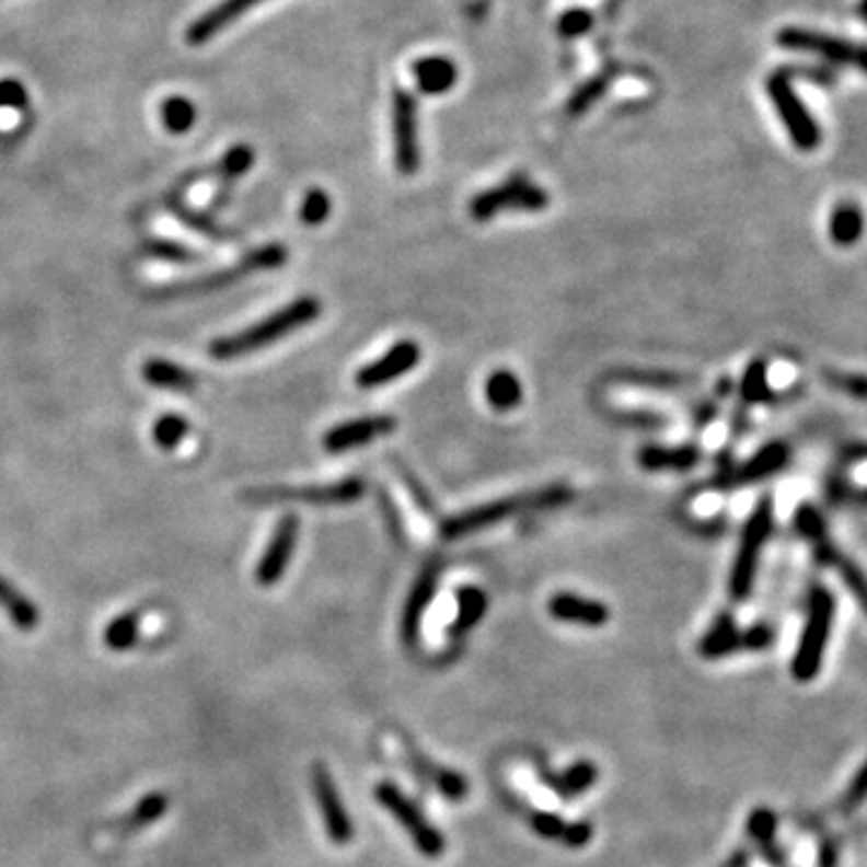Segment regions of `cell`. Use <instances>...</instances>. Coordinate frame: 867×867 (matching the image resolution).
<instances>
[{"mask_svg":"<svg viewBox=\"0 0 867 867\" xmlns=\"http://www.w3.org/2000/svg\"><path fill=\"white\" fill-rule=\"evenodd\" d=\"M321 316V301L316 297H299L289 301L287 307L277 309L270 316L253 323L251 328L239 331L234 335L217 337L210 343V357L215 359H239L253 352H261L268 345L282 340V337L292 335L313 323Z\"/></svg>","mask_w":867,"mask_h":867,"instance_id":"6da1fadb","label":"cell"},{"mask_svg":"<svg viewBox=\"0 0 867 867\" xmlns=\"http://www.w3.org/2000/svg\"><path fill=\"white\" fill-rule=\"evenodd\" d=\"M571 497H574V492L569 487H564V485L513 494V497L497 499V501H489V504H482V506H473V509H467L463 513H455L451 518H446V521L441 523V535L446 540H458V537L473 535V533H479V530H487V528H494V525H499L504 521H509V518H513L518 513L557 509V506L569 504Z\"/></svg>","mask_w":867,"mask_h":867,"instance_id":"7a4b0ae2","label":"cell"},{"mask_svg":"<svg viewBox=\"0 0 867 867\" xmlns=\"http://www.w3.org/2000/svg\"><path fill=\"white\" fill-rule=\"evenodd\" d=\"M834 614H836V600L831 596V590L822 586L812 588L810 605H807V620L790 662V672L795 680L810 682L817 678V672L822 668L824 660L831 626H834Z\"/></svg>","mask_w":867,"mask_h":867,"instance_id":"3957f363","label":"cell"},{"mask_svg":"<svg viewBox=\"0 0 867 867\" xmlns=\"http://www.w3.org/2000/svg\"><path fill=\"white\" fill-rule=\"evenodd\" d=\"M285 263H287V248L282 244H268V246H261L256 251L246 253V256L241 258L234 265V268H222V270H217L212 275L196 277V280L164 285V287L157 289L154 297L157 299H181V297L210 294V292H217V289H224L229 285L244 280V277L251 275V273L275 270V268H280V265H285Z\"/></svg>","mask_w":867,"mask_h":867,"instance_id":"277c9868","label":"cell"},{"mask_svg":"<svg viewBox=\"0 0 867 867\" xmlns=\"http://www.w3.org/2000/svg\"><path fill=\"white\" fill-rule=\"evenodd\" d=\"M771 528H774V504H771V499H762L750 513V518H747L738 552H735V562L728 578V590L732 600H744L752 593L759 559H762Z\"/></svg>","mask_w":867,"mask_h":867,"instance_id":"5b68a950","label":"cell"},{"mask_svg":"<svg viewBox=\"0 0 867 867\" xmlns=\"http://www.w3.org/2000/svg\"><path fill=\"white\" fill-rule=\"evenodd\" d=\"M766 94L771 104L776 106L781 124L786 126L793 144L798 150H814L822 142V128H819L812 114L800 102L798 92L793 90V78L788 70H776L766 78Z\"/></svg>","mask_w":867,"mask_h":867,"instance_id":"8992f818","label":"cell"},{"mask_svg":"<svg viewBox=\"0 0 867 867\" xmlns=\"http://www.w3.org/2000/svg\"><path fill=\"white\" fill-rule=\"evenodd\" d=\"M373 798L389 810L397 822L403 824V829L413 839L415 848L425 855V858H441L446 853V836L441 831L434 826L429 819L419 812V807L403 795V790L395 786L391 781H381L377 788H373Z\"/></svg>","mask_w":867,"mask_h":867,"instance_id":"52a82bcc","label":"cell"},{"mask_svg":"<svg viewBox=\"0 0 867 867\" xmlns=\"http://www.w3.org/2000/svg\"><path fill=\"white\" fill-rule=\"evenodd\" d=\"M550 205V196L545 188L535 186L533 181L523 174H513L504 184L477 193L470 200V215L477 222H489L492 217H497L504 210H523V212H540Z\"/></svg>","mask_w":867,"mask_h":867,"instance_id":"ba28073f","label":"cell"},{"mask_svg":"<svg viewBox=\"0 0 867 867\" xmlns=\"http://www.w3.org/2000/svg\"><path fill=\"white\" fill-rule=\"evenodd\" d=\"M365 494V482L359 477H347L333 485L311 487H256L244 492L246 504L270 506V504H311V506H345L355 504Z\"/></svg>","mask_w":867,"mask_h":867,"instance_id":"9c48e42d","label":"cell"},{"mask_svg":"<svg viewBox=\"0 0 867 867\" xmlns=\"http://www.w3.org/2000/svg\"><path fill=\"white\" fill-rule=\"evenodd\" d=\"M778 46L788 48V51H810L822 56L824 60H829V63L851 66L867 72V44L843 42L839 36L822 34L814 30L786 27L778 32Z\"/></svg>","mask_w":867,"mask_h":867,"instance_id":"30bf717a","label":"cell"},{"mask_svg":"<svg viewBox=\"0 0 867 867\" xmlns=\"http://www.w3.org/2000/svg\"><path fill=\"white\" fill-rule=\"evenodd\" d=\"M311 788H313V798H316L319 805L325 834H328L335 846H345V843L355 839V822L345 810L340 790H337L328 766L325 764L311 766Z\"/></svg>","mask_w":867,"mask_h":867,"instance_id":"8fae6325","label":"cell"},{"mask_svg":"<svg viewBox=\"0 0 867 867\" xmlns=\"http://www.w3.org/2000/svg\"><path fill=\"white\" fill-rule=\"evenodd\" d=\"M393 152L397 172L413 176L419 169L417 100L407 90H395L393 94Z\"/></svg>","mask_w":867,"mask_h":867,"instance_id":"7c38bea8","label":"cell"},{"mask_svg":"<svg viewBox=\"0 0 867 867\" xmlns=\"http://www.w3.org/2000/svg\"><path fill=\"white\" fill-rule=\"evenodd\" d=\"M297 540H299V516L285 513L280 521H277L268 547H265L263 557L256 566V581L263 588H270L280 581L289 562L294 557Z\"/></svg>","mask_w":867,"mask_h":867,"instance_id":"4fadbf2b","label":"cell"},{"mask_svg":"<svg viewBox=\"0 0 867 867\" xmlns=\"http://www.w3.org/2000/svg\"><path fill=\"white\" fill-rule=\"evenodd\" d=\"M421 359V349L415 340H401L395 343L389 352L381 355L379 359L369 361L367 367H361L357 371V385L361 391H371V389H381V385L397 381L405 373L413 371Z\"/></svg>","mask_w":867,"mask_h":867,"instance_id":"5bb4252c","label":"cell"},{"mask_svg":"<svg viewBox=\"0 0 867 867\" xmlns=\"http://www.w3.org/2000/svg\"><path fill=\"white\" fill-rule=\"evenodd\" d=\"M788 455H790V451L786 443H781V441L766 443L752 458H747L740 467H730V470H726V473H720L716 477V487L738 489V487H747V485H756V482L781 473V470L788 463Z\"/></svg>","mask_w":867,"mask_h":867,"instance_id":"9a60e30c","label":"cell"},{"mask_svg":"<svg viewBox=\"0 0 867 867\" xmlns=\"http://www.w3.org/2000/svg\"><path fill=\"white\" fill-rule=\"evenodd\" d=\"M395 429V419L389 415H373V417H359L340 421L333 429L325 431L323 437V449L328 453H345L359 449V446H367L373 439H381L385 434H391Z\"/></svg>","mask_w":867,"mask_h":867,"instance_id":"2e32d148","label":"cell"},{"mask_svg":"<svg viewBox=\"0 0 867 867\" xmlns=\"http://www.w3.org/2000/svg\"><path fill=\"white\" fill-rule=\"evenodd\" d=\"M261 3L263 0H220L215 8L203 12L198 20L190 22V27L186 30L188 46H203L212 42V36L227 30L229 24H234L241 15H246L251 8Z\"/></svg>","mask_w":867,"mask_h":867,"instance_id":"e0dca14e","label":"cell"},{"mask_svg":"<svg viewBox=\"0 0 867 867\" xmlns=\"http://www.w3.org/2000/svg\"><path fill=\"white\" fill-rule=\"evenodd\" d=\"M437 583H439V564H429L427 569L417 576L413 590H409L405 608H403V622H401L403 641L407 646L417 644L421 617H425V612L429 610L431 600H434V593H437Z\"/></svg>","mask_w":867,"mask_h":867,"instance_id":"ac0fdd59","label":"cell"},{"mask_svg":"<svg viewBox=\"0 0 867 867\" xmlns=\"http://www.w3.org/2000/svg\"><path fill=\"white\" fill-rule=\"evenodd\" d=\"M547 610L557 622L590 626V629H596V626H605L610 620V610L605 602L590 600V598L576 596V593L552 596Z\"/></svg>","mask_w":867,"mask_h":867,"instance_id":"d6986e66","label":"cell"},{"mask_svg":"<svg viewBox=\"0 0 867 867\" xmlns=\"http://www.w3.org/2000/svg\"><path fill=\"white\" fill-rule=\"evenodd\" d=\"M698 453L694 446H644L638 451V463L648 473H666V470H674V473H684L698 463Z\"/></svg>","mask_w":867,"mask_h":867,"instance_id":"ffe728a7","label":"cell"},{"mask_svg":"<svg viewBox=\"0 0 867 867\" xmlns=\"http://www.w3.org/2000/svg\"><path fill=\"white\" fill-rule=\"evenodd\" d=\"M413 76L417 82V90L421 94H443L449 92L458 80V68L451 58L446 56H427L419 58L413 66Z\"/></svg>","mask_w":867,"mask_h":867,"instance_id":"44dd1931","label":"cell"},{"mask_svg":"<svg viewBox=\"0 0 867 867\" xmlns=\"http://www.w3.org/2000/svg\"><path fill=\"white\" fill-rule=\"evenodd\" d=\"M142 379L160 391L172 393H190L196 389L198 377L186 367L176 365L169 359H148L142 367Z\"/></svg>","mask_w":867,"mask_h":867,"instance_id":"7402d4cb","label":"cell"},{"mask_svg":"<svg viewBox=\"0 0 867 867\" xmlns=\"http://www.w3.org/2000/svg\"><path fill=\"white\" fill-rule=\"evenodd\" d=\"M598 778H600V768L593 762H588V759H581V762L564 768L562 774H547L545 771V783L564 800L583 795Z\"/></svg>","mask_w":867,"mask_h":867,"instance_id":"603a6c76","label":"cell"},{"mask_svg":"<svg viewBox=\"0 0 867 867\" xmlns=\"http://www.w3.org/2000/svg\"><path fill=\"white\" fill-rule=\"evenodd\" d=\"M865 232V215L853 200L839 203L829 217V236L836 246L858 244Z\"/></svg>","mask_w":867,"mask_h":867,"instance_id":"cb8c5ba5","label":"cell"},{"mask_svg":"<svg viewBox=\"0 0 867 867\" xmlns=\"http://www.w3.org/2000/svg\"><path fill=\"white\" fill-rule=\"evenodd\" d=\"M0 610H3L8 614V620L22 632L34 629L42 620L34 602L24 593H20L10 581H5L3 576H0Z\"/></svg>","mask_w":867,"mask_h":867,"instance_id":"d4e9b609","label":"cell"},{"mask_svg":"<svg viewBox=\"0 0 867 867\" xmlns=\"http://www.w3.org/2000/svg\"><path fill=\"white\" fill-rule=\"evenodd\" d=\"M413 764L417 768V774L429 781L434 788H437L446 800L461 802L467 798V778L458 774L453 768H441L437 764L427 762V759H413Z\"/></svg>","mask_w":867,"mask_h":867,"instance_id":"484cf974","label":"cell"},{"mask_svg":"<svg viewBox=\"0 0 867 867\" xmlns=\"http://www.w3.org/2000/svg\"><path fill=\"white\" fill-rule=\"evenodd\" d=\"M738 648H742V632H738V626H735L730 614H720L716 624L710 626L706 636L702 638V644H698V650H702V656L708 660L728 656Z\"/></svg>","mask_w":867,"mask_h":867,"instance_id":"4316f807","label":"cell"},{"mask_svg":"<svg viewBox=\"0 0 867 867\" xmlns=\"http://www.w3.org/2000/svg\"><path fill=\"white\" fill-rule=\"evenodd\" d=\"M817 554L826 564L834 566V569L841 576V581L846 583V588L855 596V600H858V605L867 612V576L848 557H843V554L836 547H831L829 542H822V545H819V550H817Z\"/></svg>","mask_w":867,"mask_h":867,"instance_id":"83f0119b","label":"cell"},{"mask_svg":"<svg viewBox=\"0 0 867 867\" xmlns=\"http://www.w3.org/2000/svg\"><path fill=\"white\" fill-rule=\"evenodd\" d=\"M485 395L487 403L497 409V413H509V409L518 407V403L523 401V385L511 371L499 369L487 379Z\"/></svg>","mask_w":867,"mask_h":867,"instance_id":"f1b7e54d","label":"cell"},{"mask_svg":"<svg viewBox=\"0 0 867 867\" xmlns=\"http://www.w3.org/2000/svg\"><path fill=\"white\" fill-rule=\"evenodd\" d=\"M485 612H487L485 590H479L475 586H465L458 590V614L451 626V636H461L473 629V626L485 617Z\"/></svg>","mask_w":867,"mask_h":867,"instance_id":"f546056e","label":"cell"},{"mask_svg":"<svg viewBox=\"0 0 867 867\" xmlns=\"http://www.w3.org/2000/svg\"><path fill=\"white\" fill-rule=\"evenodd\" d=\"M140 634V614L138 612H124L116 620L108 622L104 629V644L112 650H128L136 646Z\"/></svg>","mask_w":867,"mask_h":867,"instance_id":"4dcf8cb0","label":"cell"},{"mask_svg":"<svg viewBox=\"0 0 867 867\" xmlns=\"http://www.w3.org/2000/svg\"><path fill=\"white\" fill-rule=\"evenodd\" d=\"M162 120L169 132L181 136V132H186L196 126V106L181 94L169 96V100L162 104Z\"/></svg>","mask_w":867,"mask_h":867,"instance_id":"1f68e13d","label":"cell"},{"mask_svg":"<svg viewBox=\"0 0 867 867\" xmlns=\"http://www.w3.org/2000/svg\"><path fill=\"white\" fill-rule=\"evenodd\" d=\"M186 434H188V421L181 415H162L152 427V439L162 451L178 449L181 441L186 439Z\"/></svg>","mask_w":867,"mask_h":867,"instance_id":"d6a6232c","label":"cell"},{"mask_svg":"<svg viewBox=\"0 0 867 867\" xmlns=\"http://www.w3.org/2000/svg\"><path fill=\"white\" fill-rule=\"evenodd\" d=\"M166 807H169V800H166L164 793L144 795V798L136 807H132V812L128 814L126 829H142V826H148V824L160 822V819L166 812Z\"/></svg>","mask_w":867,"mask_h":867,"instance_id":"836d02e7","label":"cell"},{"mask_svg":"<svg viewBox=\"0 0 867 867\" xmlns=\"http://www.w3.org/2000/svg\"><path fill=\"white\" fill-rule=\"evenodd\" d=\"M740 393H742V401L744 403H764L771 397L768 391V377H766V365L764 361H752L750 367H747L744 377H742V385H740Z\"/></svg>","mask_w":867,"mask_h":867,"instance_id":"e575fe53","label":"cell"},{"mask_svg":"<svg viewBox=\"0 0 867 867\" xmlns=\"http://www.w3.org/2000/svg\"><path fill=\"white\" fill-rule=\"evenodd\" d=\"M331 208H333V203H331L328 193L321 190V188H311V190H307L304 200H301L299 220L304 222V224H309V227H319V224H323L325 220H328Z\"/></svg>","mask_w":867,"mask_h":867,"instance_id":"d590c367","label":"cell"},{"mask_svg":"<svg viewBox=\"0 0 867 867\" xmlns=\"http://www.w3.org/2000/svg\"><path fill=\"white\" fill-rule=\"evenodd\" d=\"M608 84H610V78H608V76H596V78H590L588 82H583L581 88H578V90L574 92L571 100H569V114H571V116L583 114L590 104L598 102L600 96L605 94Z\"/></svg>","mask_w":867,"mask_h":867,"instance_id":"8d00e7d4","label":"cell"},{"mask_svg":"<svg viewBox=\"0 0 867 867\" xmlns=\"http://www.w3.org/2000/svg\"><path fill=\"white\" fill-rule=\"evenodd\" d=\"M144 253L152 258H160V261H172V263H190L198 258L196 251H190L184 244H176V241H166V239H154L144 244Z\"/></svg>","mask_w":867,"mask_h":867,"instance_id":"74e56055","label":"cell"},{"mask_svg":"<svg viewBox=\"0 0 867 867\" xmlns=\"http://www.w3.org/2000/svg\"><path fill=\"white\" fill-rule=\"evenodd\" d=\"M795 528H798V533L807 540L824 542V518L812 504H802L800 509L795 511Z\"/></svg>","mask_w":867,"mask_h":867,"instance_id":"f35d334b","label":"cell"},{"mask_svg":"<svg viewBox=\"0 0 867 867\" xmlns=\"http://www.w3.org/2000/svg\"><path fill=\"white\" fill-rule=\"evenodd\" d=\"M747 834H750L756 843H762V846L766 848L768 841L776 834L774 812H768L766 807H759V810H754L750 814V819H747Z\"/></svg>","mask_w":867,"mask_h":867,"instance_id":"ab89813d","label":"cell"},{"mask_svg":"<svg viewBox=\"0 0 867 867\" xmlns=\"http://www.w3.org/2000/svg\"><path fill=\"white\" fill-rule=\"evenodd\" d=\"M253 162H256V154H253V150L248 148V144H236V148H232L222 157L220 172L224 176H241V174L248 172V169L253 166Z\"/></svg>","mask_w":867,"mask_h":867,"instance_id":"60d3db41","label":"cell"},{"mask_svg":"<svg viewBox=\"0 0 867 867\" xmlns=\"http://www.w3.org/2000/svg\"><path fill=\"white\" fill-rule=\"evenodd\" d=\"M530 829H533L537 836L547 839V841H562L566 822L559 814L533 812V814H530Z\"/></svg>","mask_w":867,"mask_h":867,"instance_id":"b9f144b4","label":"cell"},{"mask_svg":"<svg viewBox=\"0 0 867 867\" xmlns=\"http://www.w3.org/2000/svg\"><path fill=\"white\" fill-rule=\"evenodd\" d=\"M590 27H593V15H590L588 10H569L564 12L562 20H559V34L566 36V39H574V36H581L586 34Z\"/></svg>","mask_w":867,"mask_h":867,"instance_id":"7bdbcfd3","label":"cell"},{"mask_svg":"<svg viewBox=\"0 0 867 867\" xmlns=\"http://www.w3.org/2000/svg\"><path fill=\"white\" fill-rule=\"evenodd\" d=\"M593 839V824L590 822H566L562 843L569 848H583Z\"/></svg>","mask_w":867,"mask_h":867,"instance_id":"ee69618b","label":"cell"},{"mask_svg":"<svg viewBox=\"0 0 867 867\" xmlns=\"http://www.w3.org/2000/svg\"><path fill=\"white\" fill-rule=\"evenodd\" d=\"M27 102V90L18 80H0V108H18Z\"/></svg>","mask_w":867,"mask_h":867,"instance_id":"f6af8a7d","label":"cell"},{"mask_svg":"<svg viewBox=\"0 0 867 867\" xmlns=\"http://www.w3.org/2000/svg\"><path fill=\"white\" fill-rule=\"evenodd\" d=\"M867 798V764L855 774V778L851 781L846 798H843V810L851 812L853 807H858L863 800Z\"/></svg>","mask_w":867,"mask_h":867,"instance_id":"bcb514c9","label":"cell"},{"mask_svg":"<svg viewBox=\"0 0 867 867\" xmlns=\"http://www.w3.org/2000/svg\"><path fill=\"white\" fill-rule=\"evenodd\" d=\"M790 76H800L802 80H812L822 88H834L836 84V72L831 68H819V66H805V68H788Z\"/></svg>","mask_w":867,"mask_h":867,"instance_id":"7dc6e473","label":"cell"},{"mask_svg":"<svg viewBox=\"0 0 867 867\" xmlns=\"http://www.w3.org/2000/svg\"><path fill=\"white\" fill-rule=\"evenodd\" d=\"M768 644H771V629L764 624L754 626V629H750V632H742V648L759 650V648H766Z\"/></svg>","mask_w":867,"mask_h":867,"instance_id":"c3c4849f","label":"cell"},{"mask_svg":"<svg viewBox=\"0 0 867 867\" xmlns=\"http://www.w3.org/2000/svg\"><path fill=\"white\" fill-rule=\"evenodd\" d=\"M841 383H843V389H846L853 395H860V397L867 395V379H863V377H848V379H843Z\"/></svg>","mask_w":867,"mask_h":867,"instance_id":"681fc988","label":"cell"},{"mask_svg":"<svg viewBox=\"0 0 867 867\" xmlns=\"http://www.w3.org/2000/svg\"><path fill=\"white\" fill-rule=\"evenodd\" d=\"M858 15L863 18V22H867V0H860V5H858Z\"/></svg>","mask_w":867,"mask_h":867,"instance_id":"f907efd6","label":"cell"}]
</instances>
